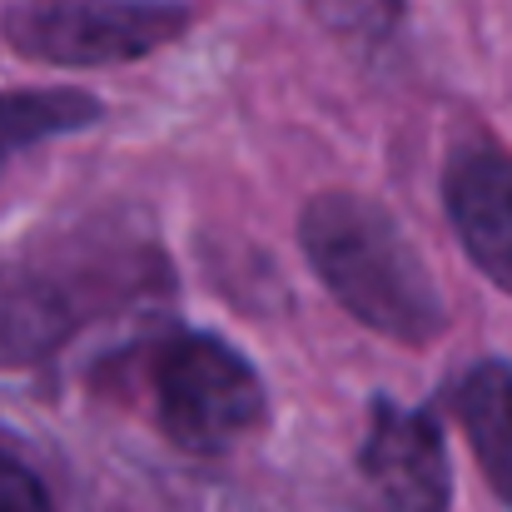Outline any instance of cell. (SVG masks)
<instances>
[{
	"instance_id": "6da1fadb",
	"label": "cell",
	"mask_w": 512,
	"mask_h": 512,
	"mask_svg": "<svg viewBox=\"0 0 512 512\" xmlns=\"http://www.w3.org/2000/svg\"><path fill=\"white\" fill-rule=\"evenodd\" d=\"M304 254L343 309L398 343H428L443 329V299L393 214L363 194H319L299 224Z\"/></svg>"
},
{
	"instance_id": "52a82bcc",
	"label": "cell",
	"mask_w": 512,
	"mask_h": 512,
	"mask_svg": "<svg viewBox=\"0 0 512 512\" xmlns=\"http://www.w3.org/2000/svg\"><path fill=\"white\" fill-rule=\"evenodd\" d=\"M90 120H100V105L80 90H20L0 95V170L20 155L35 150L40 140L75 135Z\"/></svg>"
},
{
	"instance_id": "7a4b0ae2",
	"label": "cell",
	"mask_w": 512,
	"mask_h": 512,
	"mask_svg": "<svg viewBox=\"0 0 512 512\" xmlns=\"http://www.w3.org/2000/svg\"><path fill=\"white\" fill-rule=\"evenodd\" d=\"M160 428L189 453H224L264 418V383L244 353L209 334L170 339L155 358Z\"/></svg>"
},
{
	"instance_id": "5b68a950",
	"label": "cell",
	"mask_w": 512,
	"mask_h": 512,
	"mask_svg": "<svg viewBox=\"0 0 512 512\" xmlns=\"http://www.w3.org/2000/svg\"><path fill=\"white\" fill-rule=\"evenodd\" d=\"M443 199L468 259L512 294V155L488 145L463 150L448 165Z\"/></svg>"
},
{
	"instance_id": "8992f818",
	"label": "cell",
	"mask_w": 512,
	"mask_h": 512,
	"mask_svg": "<svg viewBox=\"0 0 512 512\" xmlns=\"http://www.w3.org/2000/svg\"><path fill=\"white\" fill-rule=\"evenodd\" d=\"M458 418L493 493L512 512V363H478L458 383Z\"/></svg>"
},
{
	"instance_id": "277c9868",
	"label": "cell",
	"mask_w": 512,
	"mask_h": 512,
	"mask_svg": "<svg viewBox=\"0 0 512 512\" xmlns=\"http://www.w3.org/2000/svg\"><path fill=\"white\" fill-rule=\"evenodd\" d=\"M358 473H363L373 512H448V498H453L438 428L423 413H408L388 398L373 403Z\"/></svg>"
},
{
	"instance_id": "3957f363",
	"label": "cell",
	"mask_w": 512,
	"mask_h": 512,
	"mask_svg": "<svg viewBox=\"0 0 512 512\" xmlns=\"http://www.w3.org/2000/svg\"><path fill=\"white\" fill-rule=\"evenodd\" d=\"M184 30L170 0H35L5 15L20 55L50 65H120L160 50Z\"/></svg>"
},
{
	"instance_id": "ba28073f",
	"label": "cell",
	"mask_w": 512,
	"mask_h": 512,
	"mask_svg": "<svg viewBox=\"0 0 512 512\" xmlns=\"http://www.w3.org/2000/svg\"><path fill=\"white\" fill-rule=\"evenodd\" d=\"M0 512H50L45 488L35 483V473H25L10 458H0Z\"/></svg>"
}]
</instances>
